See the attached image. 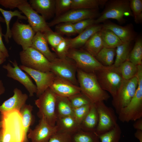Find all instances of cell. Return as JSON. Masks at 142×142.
Returning a JSON list of instances; mask_svg holds the SVG:
<instances>
[{
  "label": "cell",
  "instance_id": "8992f818",
  "mask_svg": "<svg viewBox=\"0 0 142 142\" xmlns=\"http://www.w3.org/2000/svg\"><path fill=\"white\" fill-rule=\"evenodd\" d=\"M138 84L136 76L129 80L123 79L111 102L117 114L130 101L135 94Z\"/></svg>",
  "mask_w": 142,
  "mask_h": 142
},
{
  "label": "cell",
  "instance_id": "f6af8a7d",
  "mask_svg": "<svg viewBox=\"0 0 142 142\" xmlns=\"http://www.w3.org/2000/svg\"><path fill=\"white\" fill-rule=\"evenodd\" d=\"M56 29L58 33L66 35H72L76 34L73 23L70 22L64 23L62 24L56 26Z\"/></svg>",
  "mask_w": 142,
  "mask_h": 142
},
{
  "label": "cell",
  "instance_id": "e0dca14e",
  "mask_svg": "<svg viewBox=\"0 0 142 142\" xmlns=\"http://www.w3.org/2000/svg\"><path fill=\"white\" fill-rule=\"evenodd\" d=\"M58 131L56 125L51 126L45 119L41 118L39 124L34 129L29 128L27 138L31 142H47Z\"/></svg>",
  "mask_w": 142,
  "mask_h": 142
},
{
  "label": "cell",
  "instance_id": "3957f363",
  "mask_svg": "<svg viewBox=\"0 0 142 142\" xmlns=\"http://www.w3.org/2000/svg\"><path fill=\"white\" fill-rule=\"evenodd\" d=\"M105 8L99 16L95 19V24L104 22L109 19L116 20L119 23H124L125 16L133 17L129 0L108 1Z\"/></svg>",
  "mask_w": 142,
  "mask_h": 142
},
{
  "label": "cell",
  "instance_id": "681fc988",
  "mask_svg": "<svg viewBox=\"0 0 142 142\" xmlns=\"http://www.w3.org/2000/svg\"><path fill=\"white\" fill-rule=\"evenodd\" d=\"M134 121L133 125L134 128L136 130H142V118Z\"/></svg>",
  "mask_w": 142,
  "mask_h": 142
},
{
  "label": "cell",
  "instance_id": "6da1fadb",
  "mask_svg": "<svg viewBox=\"0 0 142 142\" xmlns=\"http://www.w3.org/2000/svg\"><path fill=\"white\" fill-rule=\"evenodd\" d=\"M1 114L2 126L0 136L2 142H26L28 140L19 111L14 110Z\"/></svg>",
  "mask_w": 142,
  "mask_h": 142
},
{
  "label": "cell",
  "instance_id": "484cf974",
  "mask_svg": "<svg viewBox=\"0 0 142 142\" xmlns=\"http://www.w3.org/2000/svg\"><path fill=\"white\" fill-rule=\"evenodd\" d=\"M73 109L68 97L57 95L55 112L57 118L73 115Z\"/></svg>",
  "mask_w": 142,
  "mask_h": 142
},
{
  "label": "cell",
  "instance_id": "5bb4252c",
  "mask_svg": "<svg viewBox=\"0 0 142 142\" xmlns=\"http://www.w3.org/2000/svg\"><path fill=\"white\" fill-rule=\"evenodd\" d=\"M17 8L24 14L29 24L36 33L40 32L44 33L52 31L45 19L33 9L27 0L19 4Z\"/></svg>",
  "mask_w": 142,
  "mask_h": 142
},
{
  "label": "cell",
  "instance_id": "1f68e13d",
  "mask_svg": "<svg viewBox=\"0 0 142 142\" xmlns=\"http://www.w3.org/2000/svg\"><path fill=\"white\" fill-rule=\"evenodd\" d=\"M116 48L103 47L97 54L95 58L103 65L109 66L114 63L116 55Z\"/></svg>",
  "mask_w": 142,
  "mask_h": 142
},
{
  "label": "cell",
  "instance_id": "74e56055",
  "mask_svg": "<svg viewBox=\"0 0 142 142\" xmlns=\"http://www.w3.org/2000/svg\"><path fill=\"white\" fill-rule=\"evenodd\" d=\"M129 6L134 17L135 22L137 24L142 21V0H130Z\"/></svg>",
  "mask_w": 142,
  "mask_h": 142
},
{
  "label": "cell",
  "instance_id": "ab89813d",
  "mask_svg": "<svg viewBox=\"0 0 142 142\" xmlns=\"http://www.w3.org/2000/svg\"><path fill=\"white\" fill-rule=\"evenodd\" d=\"M72 0H56L55 14L56 17L64 14L71 9Z\"/></svg>",
  "mask_w": 142,
  "mask_h": 142
},
{
  "label": "cell",
  "instance_id": "7c38bea8",
  "mask_svg": "<svg viewBox=\"0 0 142 142\" xmlns=\"http://www.w3.org/2000/svg\"><path fill=\"white\" fill-rule=\"evenodd\" d=\"M56 58L50 62V71L58 77L77 85L76 67L67 58Z\"/></svg>",
  "mask_w": 142,
  "mask_h": 142
},
{
  "label": "cell",
  "instance_id": "d4e9b609",
  "mask_svg": "<svg viewBox=\"0 0 142 142\" xmlns=\"http://www.w3.org/2000/svg\"><path fill=\"white\" fill-rule=\"evenodd\" d=\"M98 121V115L94 104L90 109L80 125V129L86 131L95 132Z\"/></svg>",
  "mask_w": 142,
  "mask_h": 142
},
{
  "label": "cell",
  "instance_id": "7bdbcfd3",
  "mask_svg": "<svg viewBox=\"0 0 142 142\" xmlns=\"http://www.w3.org/2000/svg\"><path fill=\"white\" fill-rule=\"evenodd\" d=\"M69 49L68 39L64 38L54 49L60 58L66 57Z\"/></svg>",
  "mask_w": 142,
  "mask_h": 142
},
{
  "label": "cell",
  "instance_id": "9f6ffc18",
  "mask_svg": "<svg viewBox=\"0 0 142 142\" xmlns=\"http://www.w3.org/2000/svg\"><path fill=\"white\" fill-rule=\"evenodd\" d=\"M2 126V123L1 121H0V129H1Z\"/></svg>",
  "mask_w": 142,
  "mask_h": 142
},
{
  "label": "cell",
  "instance_id": "83f0119b",
  "mask_svg": "<svg viewBox=\"0 0 142 142\" xmlns=\"http://www.w3.org/2000/svg\"><path fill=\"white\" fill-rule=\"evenodd\" d=\"M100 32L104 47L116 48L123 43L113 32L109 29L103 27Z\"/></svg>",
  "mask_w": 142,
  "mask_h": 142
},
{
  "label": "cell",
  "instance_id": "c3c4849f",
  "mask_svg": "<svg viewBox=\"0 0 142 142\" xmlns=\"http://www.w3.org/2000/svg\"><path fill=\"white\" fill-rule=\"evenodd\" d=\"M2 32V29L1 24L0 23V51L5 54L7 57H9L8 50L5 46L2 37L4 36Z\"/></svg>",
  "mask_w": 142,
  "mask_h": 142
},
{
  "label": "cell",
  "instance_id": "f1b7e54d",
  "mask_svg": "<svg viewBox=\"0 0 142 142\" xmlns=\"http://www.w3.org/2000/svg\"><path fill=\"white\" fill-rule=\"evenodd\" d=\"M0 12L3 15L6 26V32L4 35V37L5 42L7 43L9 42V39L12 37L11 29L10 28V23L12 18L15 16L17 17L18 19H21L27 20L25 16L21 14L22 12L17 10L14 11L5 10L0 7Z\"/></svg>",
  "mask_w": 142,
  "mask_h": 142
},
{
  "label": "cell",
  "instance_id": "5b68a950",
  "mask_svg": "<svg viewBox=\"0 0 142 142\" xmlns=\"http://www.w3.org/2000/svg\"><path fill=\"white\" fill-rule=\"evenodd\" d=\"M94 73L102 89L114 97L123 80L117 68L104 66Z\"/></svg>",
  "mask_w": 142,
  "mask_h": 142
},
{
  "label": "cell",
  "instance_id": "603a6c76",
  "mask_svg": "<svg viewBox=\"0 0 142 142\" xmlns=\"http://www.w3.org/2000/svg\"><path fill=\"white\" fill-rule=\"evenodd\" d=\"M31 47L42 54L50 62L57 58L49 49L44 33L40 32L36 33L32 39Z\"/></svg>",
  "mask_w": 142,
  "mask_h": 142
},
{
  "label": "cell",
  "instance_id": "816d5d0a",
  "mask_svg": "<svg viewBox=\"0 0 142 142\" xmlns=\"http://www.w3.org/2000/svg\"><path fill=\"white\" fill-rule=\"evenodd\" d=\"M5 88L2 80L0 79V96L4 93Z\"/></svg>",
  "mask_w": 142,
  "mask_h": 142
},
{
  "label": "cell",
  "instance_id": "60d3db41",
  "mask_svg": "<svg viewBox=\"0 0 142 142\" xmlns=\"http://www.w3.org/2000/svg\"><path fill=\"white\" fill-rule=\"evenodd\" d=\"M92 104L74 109L73 115L80 125L88 113Z\"/></svg>",
  "mask_w": 142,
  "mask_h": 142
},
{
  "label": "cell",
  "instance_id": "4316f807",
  "mask_svg": "<svg viewBox=\"0 0 142 142\" xmlns=\"http://www.w3.org/2000/svg\"><path fill=\"white\" fill-rule=\"evenodd\" d=\"M83 46L86 51L95 57L104 47L100 31L93 35Z\"/></svg>",
  "mask_w": 142,
  "mask_h": 142
},
{
  "label": "cell",
  "instance_id": "44dd1931",
  "mask_svg": "<svg viewBox=\"0 0 142 142\" xmlns=\"http://www.w3.org/2000/svg\"><path fill=\"white\" fill-rule=\"evenodd\" d=\"M102 27V24H93L87 28L75 37L68 39L69 49H77L83 46L89 38L94 34L100 31Z\"/></svg>",
  "mask_w": 142,
  "mask_h": 142
},
{
  "label": "cell",
  "instance_id": "7dc6e473",
  "mask_svg": "<svg viewBox=\"0 0 142 142\" xmlns=\"http://www.w3.org/2000/svg\"><path fill=\"white\" fill-rule=\"evenodd\" d=\"M26 1V0H0V5L6 8L13 9L19 4Z\"/></svg>",
  "mask_w": 142,
  "mask_h": 142
},
{
  "label": "cell",
  "instance_id": "9a60e30c",
  "mask_svg": "<svg viewBox=\"0 0 142 142\" xmlns=\"http://www.w3.org/2000/svg\"><path fill=\"white\" fill-rule=\"evenodd\" d=\"M9 61L12 64L13 67L9 63L2 66L7 72V76L19 82L29 92V96H33L37 92L36 85L33 83L29 76L20 68L16 60L13 62Z\"/></svg>",
  "mask_w": 142,
  "mask_h": 142
},
{
  "label": "cell",
  "instance_id": "d6a6232c",
  "mask_svg": "<svg viewBox=\"0 0 142 142\" xmlns=\"http://www.w3.org/2000/svg\"><path fill=\"white\" fill-rule=\"evenodd\" d=\"M72 142H100L95 132H88L80 129L71 135Z\"/></svg>",
  "mask_w": 142,
  "mask_h": 142
},
{
  "label": "cell",
  "instance_id": "2e32d148",
  "mask_svg": "<svg viewBox=\"0 0 142 142\" xmlns=\"http://www.w3.org/2000/svg\"><path fill=\"white\" fill-rule=\"evenodd\" d=\"M20 68L25 71L35 81L37 88L36 93L38 97L52 83L55 75L51 71L43 72L29 68L22 65Z\"/></svg>",
  "mask_w": 142,
  "mask_h": 142
},
{
  "label": "cell",
  "instance_id": "8fae6325",
  "mask_svg": "<svg viewBox=\"0 0 142 142\" xmlns=\"http://www.w3.org/2000/svg\"><path fill=\"white\" fill-rule=\"evenodd\" d=\"M98 9H72L56 17L50 22L47 23V24L50 27L62 23H74L85 19H94L100 15Z\"/></svg>",
  "mask_w": 142,
  "mask_h": 142
},
{
  "label": "cell",
  "instance_id": "4fadbf2b",
  "mask_svg": "<svg viewBox=\"0 0 142 142\" xmlns=\"http://www.w3.org/2000/svg\"><path fill=\"white\" fill-rule=\"evenodd\" d=\"M12 37L15 42L21 46L23 50L31 47L32 40L36 33L29 24L17 20L11 29Z\"/></svg>",
  "mask_w": 142,
  "mask_h": 142
},
{
  "label": "cell",
  "instance_id": "ee69618b",
  "mask_svg": "<svg viewBox=\"0 0 142 142\" xmlns=\"http://www.w3.org/2000/svg\"><path fill=\"white\" fill-rule=\"evenodd\" d=\"M94 19L83 20L73 23L76 33L79 34L89 26L95 24Z\"/></svg>",
  "mask_w": 142,
  "mask_h": 142
},
{
  "label": "cell",
  "instance_id": "e575fe53",
  "mask_svg": "<svg viewBox=\"0 0 142 142\" xmlns=\"http://www.w3.org/2000/svg\"><path fill=\"white\" fill-rule=\"evenodd\" d=\"M142 38L138 37L135 39V44L130 52L128 60L136 65L142 64Z\"/></svg>",
  "mask_w": 142,
  "mask_h": 142
},
{
  "label": "cell",
  "instance_id": "6f0895ef",
  "mask_svg": "<svg viewBox=\"0 0 142 142\" xmlns=\"http://www.w3.org/2000/svg\"><path fill=\"white\" fill-rule=\"evenodd\" d=\"M0 142H2V140H1L0 136Z\"/></svg>",
  "mask_w": 142,
  "mask_h": 142
},
{
  "label": "cell",
  "instance_id": "52a82bcc",
  "mask_svg": "<svg viewBox=\"0 0 142 142\" xmlns=\"http://www.w3.org/2000/svg\"><path fill=\"white\" fill-rule=\"evenodd\" d=\"M66 56L75 62L78 69L86 72L95 73L104 66L85 50L69 49Z\"/></svg>",
  "mask_w": 142,
  "mask_h": 142
},
{
  "label": "cell",
  "instance_id": "d6986e66",
  "mask_svg": "<svg viewBox=\"0 0 142 142\" xmlns=\"http://www.w3.org/2000/svg\"><path fill=\"white\" fill-rule=\"evenodd\" d=\"M103 23V27L112 31L123 43L133 42L136 37L132 24L123 26L107 21Z\"/></svg>",
  "mask_w": 142,
  "mask_h": 142
},
{
  "label": "cell",
  "instance_id": "cb8c5ba5",
  "mask_svg": "<svg viewBox=\"0 0 142 142\" xmlns=\"http://www.w3.org/2000/svg\"><path fill=\"white\" fill-rule=\"evenodd\" d=\"M55 125L58 131L71 135L80 129V125L73 115L57 118Z\"/></svg>",
  "mask_w": 142,
  "mask_h": 142
},
{
  "label": "cell",
  "instance_id": "ac0fdd59",
  "mask_svg": "<svg viewBox=\"0 0 142 142\" xmlns=\"http://www.w3.org/2000/svg\"><path fill=\"white\" fill-rule=\"evenodd\" d=\"M49 88L56 95L66 97L81 92L79 86L56 76Z\"/></svg>",
  "mask_w": 142,
  "mask_h": 142
},
{
  "label": "cell",
  "instance_id": "4dcf8cb0",
  "mask_svg": "<svg viewBox=\"0 0 142 142\" xmlns=\"http://www.w3.org/2000/svg\"><path fill=\"white\" fill-rule=\"evenodd\" d=\"M107 0H72L71 9H97L105 5Z\"/></svg>",
  "mask_w": 142,
  "mask_h": 142
},
{
  "label": "cell",
  "instance_id": "db71d44e",
  "mask_svg": "<svg viewBox=\"0 0 142 142\" xmlns=\"http://www.w3.org/2000/svg\"><path fill=\"white\" fill-rule=\"evenodd\" d=\"M6 60V58H1L0 59V65L2 64Z\"/></svg>",
  "mask_w": 142,
  "mask_h": 142
},
{
  "label": "cell",
  "instance_id": "ffe728a7",
  "mask_svg": "<svg viewBox=\"0 0 142 142\" xmlns=\"http://www.w3.org/2000/svg\"><path fill=\"white\" fill-rule=\"evenodd\" d=\"M13 95L4 101L0 105V112L2 113L14 110L20 111L26 104L28 99L27 94L22 93L21 90L15 88L13 90Z\"/></svg>",
  "mask_w": 142,
  "mask_h": 142
},
{
  "label": "cell",
  "instance_id": "ba28073f",
  "mask_svg": "<svg viewBox=\"0 0 142 142\" xmlns=\"http://www.w3.org/2000/svg\"><path fill=\"white\" fill-rule=\"evenodd\" d=\"M118 119L123 123L135 121L142 118V83H138L135 94L129 103L118 114Z\"/></svg>",
  "mask_w": 142,
  "mask_h": 142
},
{
  "label": "cell",
  "instance_id": "7a4b0ae2",
  "mask_svg": "<svg viewBox=\"0 0 142 142\" xmlns=\"http://www.w3.org/2000/svg\"><path fill=\"white\" fill-rule=\"evenodd\" d=\"M77 73L81 92L92 104L104 102L110 98L109 94L102 88L94 73L86 72L78 69Z\"/></svg>",
  "mask_w": 142,
  "mask_h": 142
},
{
  "label": "cell",
  "instance_id": "680465c9",
  "mask_svg": "<svg viewBox=\"0 0 142 142\" xmlns=\"http://www.w3.org/2000/svg\"><path fill=\"white\" fill-rule=\"evenodd\" d=\"M26 142H29L28 141V140L27 141H26Z\"/></svg>",
  "mask_w": 142,
  "mask_h": 142
},
{
  "label": "cell",
  "instance_id": "b9f144b4",
  "mask_svg": "<svg viewBox=\"0 0 142 142\" xmlns=\"http://www.w3.org/2000/svg\"><path fill=\"white\" fill-rule=\"evenodd\" d=\"M44 33L48 43L54 49L64 38L60 34L54 32L53 31Z\"/></svg>",
  "mask_w": 142,
  "mask_h": 142
},
{
  "label": "cell",
  "instance_id": "f35d334b",
  "mask_svg": "<svg viewBox=\"0 0 142 142\" xmlns=\"http://www.w3.org/2000/svg\"><path fill=\"white\" fill-rule=\"evenodd\" d=\"M68 98L73 109L92 104L89 99L81 92Z\"/></svg>",
  "mask_w": 142,
  "mask_h": 142
},
{
  "label": "cell",
  "instance_id": "11a10c76",
  "mask_svg": "<svg viewBox=\"0 0 142 142\" xmlns=\"http://www.w3.org/2000/svg\"><path fill=\"white\" fill-rule=\"evenodd\" d=\"M1 22L4 23H5V21L4 18L0 16V23Z\"/></svg>",
  "mask_w": 142,
  "mask_h": 142
},
{
  "label": "cell",
  "instance_id": "836d02e7",
  "mask_svg": "<svg viewBox=\"0 0 142 142\" xmlns=\"http://www.w3.org/2000/svg\"><path fill=\"white\" fill-rule=\"evenodd\" d=\"M123 79L129 80L136 76L138 71L137 65L127 60L117 67Z\"/></svg>",
  "mask_w": 142,
  "mask_h": 142
},
{
  "label": "cell",
  "instance_id": "f546056e",
  "mask_svg": "<svg viewBox=\"0 0 142 142\" xmlns=\"http://www.w3.org/2000/svg\"><path fill=\"white\" fill-rule=\"evenodd\" d=\"M133 42L123 43L116 48V58L113 65L117 67L128 60Z\"/></svg>",
  "mask_w": 142,
  "mask_h": 142
},
{
  "label": "cell",
  "instance_id": "7402d4cb",
  "mask_svg": "<svg viewBox=\"0 0 142 142\" xmlns=\"http://www.w3.org/2000/svg\"><path fill=\"white\" fill-rule=\"evenodd\" d=\"M55 0H30L29 4L33 9L46 20L55 13Z\"/></svg>",
  "mask_w": 142,
  "mask_h": 142
},
{
  "label": "cell",
  "instance_id": "bcb514c9",
  "mask_svg": "<svg viewBox=\"0 0 142 142\" xmlns=\"http://www.w3.org/2000/svg\"><path fill=\"white\" fill-rule=\"evenodd\" d=\"M47 142H72L71 136L67 133L57 131Z\"/></svg>",
  "mask_w": 142,
  "mask_h": 142
},
{
  "label": "cell",
  "instance_id": "f5cc1de1",
  "mask_svg": "<svg viewBox=\"0 0 142 142\" xmlns=\"http://www.w3.org/2000/svg\"><path fill=\"white\" fill-rule=\"evenodd\" d=\"M6 58V55L0 51V59Z\"/></svg>",
  "mask_w": 142,
  "mask_h": 142
},
{
  "label": "cell",
  "instance_id": "f907efd6",
  "mask_svg": "<svg viewBox=\"0 0 142 142\" xmlns=\"http://www.w3.org/2000/svg\"><path fill=\"white\" fill-rule=\"evenodd\" d=\"M134 136L139 140V142H142V130H136L134 134Z\"/></svg>",
  "mask_w": 142,
  "mask_h": 142
},
{
  "label": "cell",
  "instance_id": "d590c367",
  "mask_svg": "<svg viewBox=\"0 0 142 142\" xmlns=\"http://www.w3.org/2000/svg\"><path fill=\"white\" fill-rule=\"evenodd\" d=\"M33 109V106L31 105L25 104L19 111L25 135L27 137L30 126L32 122V111Z\"/></svg>",
  "mask_w": 142,
  "mask_h": 142
},
{
  "label": "cell",
  "instance_id": "8d00e7d4",
  "mask_svg": "<svg viewBox=\"0 0 142 142\" xmlns=\"http://www.w3.org/2000/svg\"><path fill=\"white\" fill-rule=\"evenodd\" d=\"M121 130L118 124L111 130L99 135L100 142H119Z\"/></svg>",
  "mask_w": 142,
  "mask_h": 142
},
{
  "label": "cell",
  "instance_id": "277c9868",
  "mask_svg": "<svg viewBox=\"0 0 142 142\" xmlns=\"http://www.w3.org/2000/svg\"><path fill=\"white\" fill-rule=\"evenodd\" d=\"M57 97L48 88L35 101L39 109L38 115L40 118L45 119L52 126L55 125L57 118L55 112Z\"/></svg>",
  "mask_w": 142,
  "mask_h": 142
},
{
  "label": "cell",
  "instance_id": "9c48e42d",
  "mask_svg": "<svg viewBox=\"0 0 142 142\" xmlns=\"http://www.w3.org/2000/svg\"><path fill=\"white\" fill-rule=\"evenodd\" d=\"M22 65L43 72L50 71V62L40 52L32 47L19 53Z\"/></svg>",
  "mask_w": 142,
  "mask_h": 142
},
{
  "label": "cell",
  "instance_id": "30bf717a",
  "mask_svg": "<svg viewBox=\"0 0 142 142\" xmlns=\"http://www.w3.org/2000/svg\"><path fill=\"white\" fill-rule=\"evenodd\" d=\"M98 115V121L95 131L99 136L113 129L118 124L117 117L114 109L107 106L104 102L94 104Z\"/></svg>",
  "mask_w": 142,
  "mask_h": 142
}]
</instances>
